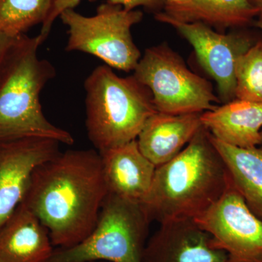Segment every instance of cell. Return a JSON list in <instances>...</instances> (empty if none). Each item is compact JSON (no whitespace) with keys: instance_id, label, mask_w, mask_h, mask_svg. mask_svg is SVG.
Wrapping results in <instances>:
<instances>
[{"instance_id":"484cf974","label":"cell","mask_w":262,"mask_h":262,"mask_svg":"<svg viewBox=\"0 0 262 262\" xmlns=\"http://www.w3.org/2000/svg\"><path fill=\"white\" fill-rule=\"evenodd\" d=\"M94 262H107V261H94Z\"/></svg>"},{"instance_id":"277c9868","label":"cell","mask_w":262,"mask_h":262,"mask_svg":"<svg viewBox=\"0 0 262 262\" xmlns=\"http://www.w3.org/2000/svg\"><path fill=\"white\" fill-rule=\"evenodd\" d=\"M88 136L98 151L137 139L156 113L151 93L134 76L119 77L107 65L96 67L84 82Z\"/></svg>"},{"instance_id":"9a60e30c","label":"cell","mask_w":262,"mask_h":262,"mask_svg":"<svg viewBox=\"0 0 262 262\" xmlns=\"http://www.w3.org/2000/svg\"><path fill=\"white\" fill-rule=\"evenodd\" d=\"M205 127L215 139L229 145L253 148L261 145L262 103L235 99L201 114Z\"/></svg>"},{"instance_id":"8fae6325","label":"cell","mask_w":262,"mask_h":262,"mask_svg":"<svg viewBox=\"0 0 262 262\" xmlns=\"http://www.w3.org/2000/svg\"><path fill=\"white\" fill-rule=\"evenodd\" d=\"M160 225L146 242L142 262H230L227 253L215 247L211 234L194 220Z\"/></svg>"},{"instance_id":"5b68a950","label":"cell","mask_w":262,"mask_h":262,"mask_svg":"<svg viewBox=\"0 0 262 262\" xmlns=\"http://www.w3.org/2000/svg\"><path fill=\"white\" fill-rule=\"evenodd\" d=\"M150 222L141 203L108 193L91 234L47 262H142Z\"/></svg>"},{"instance_id":"6da1fadb","label":"cell","mask_w":262,"mask_h":262,"mask_svg":"<svg viewBox=\"0 0 262 262\" xmlns=\"http://www.w3.org/2000/svg\"><path fill=\"white\" fill-rule=\"evenodd\" d=\"M108 193L97 150L70 149L35 169L22 203L48 229L53 246L67 248L91 234Z\"/></svg>"},{"instance_id":"7402d4cb","label":"cell","mask_w":262,"mask_h":262,"mask_svg":"<svg viewBox=\"0 0 262 262\" xmlns=\"http://www.w3.org/2000/svg\"><path fill=\"white\" fill-rule=\"evenodd\" d=\"M16 37H12L5 33L0 32V70L5 56Z\"/></svg>"},{"instance_id":"4fadbf2b","label":"cell","mask_w":262,"mask_h":262,"mask_svg":"<svg viewBox=\"0 0 262 262\" xmlns=\"http://www.w3.org/2000/svg\"><path fill=\"white\" fill-rule=\"evenodd\" d=\"M202 113L170 115L157 112L138 136L143 155L158 167L175 158L203 127Z\"/></svg>"},{"instance_id":"3957f363","label":"cell","mask_w":262,"mask_h":262,"mask_svg":"<svg viewBox=\"0 0 262 262\" xmlns=\"http://www.w3.org/2000/svg\"><path fill=\"white\" fill-rule=\"evenodd\" d=\"M39 35L15 38L0 70V144L46 139L72 145L70 132L46 118L40 103L46 84L56 75L51 63L38 56Z\"/></svg>"},{"instance_id":"5bb4252c","label":"cell","mask_w":262,"mask_h":262,"mask_svg":"<svg viewBox=\"0 0 262 262\" xmlns=\"http://www.w3.org/2000/svg\"><path fill=\"white\" fill-rule=\"evenodd\" d=\"M53 251L48 229L24 203L0 227V262H47Z\"/></svg>"},{"instance_id":"7c38bea8","label":"cell","mask_w":262,"mask_h":262,"mask_svg":"<svg viewBox=\"0 0 262 262\" xmlns=\"http://www.w3.org/2000/svg\"><path fill=\"white\" fill-rule=\"evenodd\" d=\"M98 152L108 193L142 203L157 167L141 152L137 140Z\"/></svg>"},{"instance_id":"2e32d148","label":"cell","mask_w":262,"mask_h":262,"mask_svg":"<svg viewBox=\"0 0 262 262\" xmlns=\"http://www.w3.org/2000/svg\"><path fill=\"white\" fill-rule=\"evenodd\" d=\"M210 139L222 157L234 188L251 211L262 220V146L236 147L215 139L211 134Z\"/></svg>"},{"instance_id":"d6986e66","label":"cell","mask_w":262,"mask_h":262,"mask_svg":"<svg viewBox=\"0 0 262 262\" xmlns=\"http://www.w3.org/2000/svg\"><path fill=\"white\" fill-rule=\"evenodd\" d=\"M235 77L237 99L262 103V39L239 57Z\"/></svg>"},{"instance_id":"e0dca14e","label":"cell","mask_w":262,"mask_h":262,"mask_svg":"<svg viewBox=\"0 0 262 262\" xmlns=\"http://www.w3.org/2000/svg\"><path fill=\"white\" fill-rule=\"evenodd\" d=\"M256 15L258 11L249 0H194L184 22L241 27Z\"/></svg>"},{"instance_id":"52a82bcc","label":"cell","mask_w":262,"mask_h":262,"mask_svg":"<svg viewBox=\"0 0 262 262\" xmlns=\"http://www.w3.org/2000/svg\"><path fill=\"white\" fill-rule=\"evenodd\" d=\"M134 77L151 93L157 111L170 115L203 113L220 100L211 84L189 70L166 45L146 49L134 70Z\"/></svg>"},{"instance_id":"ffe728a7","label":"cell","mask_w":262,"mask_h":262,"mask_svg":"<svg viewBox=\"0 0 262 262\" xmlns=\"http://www.w3.org/2000/svg\"><path fill=\"white\" fill-rule=\"evenodd\" d=\"M82 0H54L51 13L48 15L46 21L42 24V29L39 33L42 42L47 39L51 32L53 22L60 14L67 9H74L80 4ZM108 3L119 5L124 9L127 10H135L138 7H144L147 9L158 10L165 7V0H108Z\"/></svg>"},{"instance_id":"603a6c76","label":"cell","mask_w":262,"mask_h":262,"mask_svg":"<svg viewBox=\"0 0 262 262\" xmlns=\"http://www.w3.org/2000/svg\"><path fill=\"white\" fill-rule=\"evenodd\" d=\"M249 1L257 9L258 16H259L258 20L262 21V0H249Z\"/></svg>"},{"instance_id":"cb8c5ba5","label":"cell","mask_w":262,"mask_h":262,"mask_svg":"<svg viewBox=\"0 0 262 262\" xmlns=\"http://www.w3.org/2000/svg\"><path fill=\"white\" fill-rule=\"evenodd\" d=\"M256 27H258V28H259L260 29H261L262 30V21H260V20H258L257 22L256 23Z\"/></svg>"},{"instance_id":"8992f818","label":"cell","mask_w":262,"mask_h":262,"mask_svg":"<svg viewBox=\"0 0 262 262\" xmlns=\"http://www.w3.org/2000/svg\"><path fill=\"white\" fill-rule=\"evenodd\" d=\"M59 17L68 28L66 51L89 53L124 72L135 70L141 55L131 28L141 21L142 12L125 10L108 2L100 5L93 16H84L71 8Z\"/></svg>"},{"instance_id":"d4e9b609","label":"cell","mask_w":262,"mask_h":262,"mask_svg":"<svg viewBox=\"0 0 262 262\" xmlns=\"http://www.w3.org/2000/svg\"><path fill=\"white\" fill-rule=\"evenodd\" d=\"M260 146H262V130H261V145H260Z\"/></svg>"},{"instance_id":"ac0fdd59","label":"cell","mask_w":262,"mask_h":262,"mask_svg":"<svg viewBox=\"0 0 262 262\" xmlns=\"http://www.w3.org/2000/svg\"><path fill=\"white\" fill-rule=\"evenodd\" d=\"M54 0H0V32L12 37L43 24Z\"/></svg>"},{"instance_id":"44dd1931","label":"cell","mask_w":262,"mask_h":262,"mask_svg":"<svg viewBox=\"0 0 262 262\" xmlns=\"http://www.w3.org/2000/svg\"><path fill=\"white\" fill-rule=\"evenodd\" d=\"M194 0H165V13L172 18L185 21Z\"/></svg>"},{"instance_id":"7a4b0ae2","label":"cell","mask_w":262,"mask_h":262,"mask_svg":"<svg viewBox=\"0 0 262 262\" xmlns=\"http://www.w3.org/2000/svg\"><path fill=\"white\" fill-rule=\"evenodd\" d=\"M231 184L225 163L202 127L175 158L157 167L141 204L150 222L194 220L220 199Z\"/></svg>"},{"instance_id":"9c48e42d","label":"cell","mask_w":262,"mask_h":262,"mask_svg":"<svg viewBox=\"0 0 262 262\" xmlns=\"http://www.w3.org/2000/svg\"><path fill=\"white\" fill-rule=\"evenodd\" d=\"M157 20L177 29L194 48L198 61L216 81L221 100L235 99V68L239 57L254 44L248 34H223L214 32L202 22H184L165 13H158Z\"/></svg>"},{"instance_id":"ba28073f","label":"cell","mask_w":262,"mask_h":262,"mask_svg":"<svg viewBox=\"0 0 262 262\" xmlns=\"http://www.w3.org/2000/svg\"><path fill=\"white\" fill-rule=\"evenodd\" d=\"M211 234L230 262H262V220L247 206L231 182L214 204L194 219Z\"/></svg>"},{"instance_id":"30bf717a","label":"cell","mask_w":262,"mask_h":262,"mask_svg":"<svg viewBox=\"0 0 262 262\" xmlns=\"http://www.w3.org/2000/svg\"><path fill=\"white\" fill-rule=\"evenodd\" d=\"M60 144L46 139L0 144V227L23 201L35 169L59 153Z\"/></svg>"}]
</instances>
